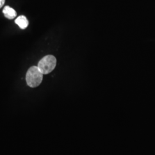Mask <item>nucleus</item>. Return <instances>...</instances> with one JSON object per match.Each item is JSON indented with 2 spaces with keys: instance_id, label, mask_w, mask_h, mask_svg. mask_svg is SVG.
<instances>
[{
  "instance_id": "1",
  "label": "nucleus",
  "mask_w": 155,
  "mask_h": 155,
  "mask_svg": "<svg viewBox=\"0 0 155 155\" xmlns=\"http://www.w3.org/2000/svg\"><path fill=\"white\" fill-rule=\"evenodd\" d=\"M43 74L38 66H32L29 68L26 74V82L31 87H36L42 82Z\"/></svg>"
},
{
  "instance_id": "3",
  "label": "nucleus",
  "mask_w": 155,
  "mask_h": 155,
  "mask_svg": "<svg viewBox=\"0 0 155 155\" xmlns=\"http://www.w3.org/2000/svg\"><path fill=\"white\" fill-rule=\"evenodd\" d=\"M3 13L5 17L10 20L13 19L17 16L16 12L9 6H6L4 7L3 9Z\"/></svg>"
},
{
  "instance_id": "5",
  "label": "nucleus",
  "mask_w": 155,
  "mask_h": 155,
  "mask_svg": "<svg viewBox=\"0 0 155 155\" xmlns=\"http://www.w3.org/2000/svg\"><path fill=\"white\" fill-rule=\"evenodd\" d=\"M5 0H0V8H1L5 4Z\"/></svg>"
},
{
  "instance_id": "2",
  "label": "nucleus",
  "mask_w": 155,
  "mask_h": 155,
  "mask_svg": "<svg viewBox=\"0 0 155 155\" xmlns=\"http://www.w3.org/2000/svg\"><path fill=\"white\" fill-rule=\"evenodd\" d=\"M56 65V59L55 57L52 55H47L40 61L38 67L44 75L52 72L55 69Z\"/></svg>"
},
{
  "instance_id": "4",
  "label": "nucleus",
  "mask_w": 155,
  "mask_h": 155,
  "mask_svg": "<svg viewBox=\"0 0 155 155\" xmlns=\"http://www.w3.org/2000/svg\"><path fill=\"white\" fill-rule=\"evenodd\" d=\"M15 23L22 29L27 28L28 25V21L26 17L24 16H20L18 17L15 20Z\"/></svg>"
}]
</instances>
